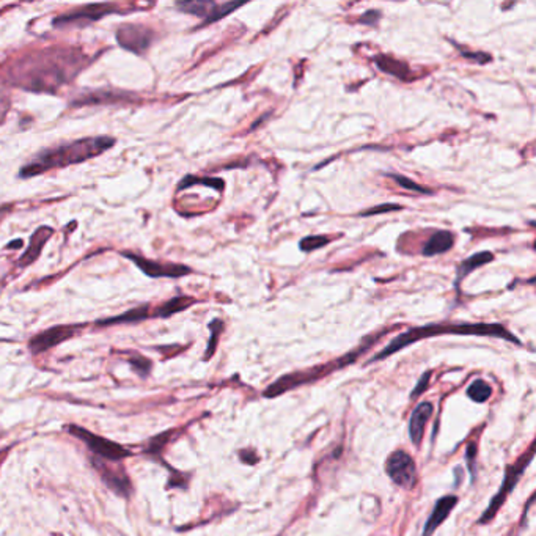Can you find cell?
Here are the masks:
<instances>
[{
  "label": "cell",
  "instance_id": "1",
  "mask_svg": "<svg viewBox=\"0 0 536 536\" xmlns=\"http://www.w3.org/2000/svg\"><path fill=\"white\" fill-rule=\"evenodd\" d=\"M87 58L69 47H51L26 53L8 71V81L22 90L57 93L85 68Z\"/></svg>",
  "mask_w": 536,
  "mask_h": 536
},
{
  "label": "cell",
  "instance_id": "2",
  "mask_svg": "<svg viewBox=\"0 0 536 536\" xmlns=\"http://www.w3.org/2000/svg\"><path fill=\"white\" fill-rule=\"evenodd\" d=\"M115 145V139L109 135L83 137L79 140L60 144L52 148L40 151L28 160L19 171L21 178H33L49 170L62 169L74 164H82L88 159H93L103 154Z\"/></svg>",
  "mask_w": 536,
  "mask_h": 536
},
{
  "label": "cell",
  "instance_id": "3",
  "mask_svg": "<svg viewBox=\"0 0 536 536\" xmlns=\"http://www.w3.org/2000/svg\"><path fill=\"white\" fill-rule=\"evenodd\" d=\"M439 335H478V337H496V338H502V340L521 344V340L517 337H514L505 326L492 323V324H486V323H445V324H428V326H420V327H412L406 332L396 335L393 340L387 344V346L379 351L376 355H373V359L367 362V365L370 363L384 360L387 357L398 353V351L404 349L406 346H410L420 340H425V338H431V337H439Z\"/></svg>",
  "mask_w": 536,
  "mask_h": 536
},
{
  "label": "cell",
  "instance_id": "4",
  "mask_svg": "<svg viewBox=\"0 0 536 536\" xmlns=\"http://www.w3.org/2000/svg\"><path fill=\"white\" fill-rule=\"evenodd\" d=\"M383 335H384V332H380L379 335H376V337L367 338V342L363 343L362 346L353 351V353L340 357V359H335L329 363H324V365L310 368V370H305V371H296V373H291V374H285V376L277 379L276 383L267 387L263 395L266 398H276L278 395H282V393H285V392L296 389V387H301V385L308 384V383H315V380L324 378V376H327V374H330L337 370H342V368L351 365V363H354L357 359H359V355H362L363 353H365V351L370 349L371 344L376 343Z\"/></svg>",
  "mask_w": 536,
  "mask_h": 536
},
{
  "label": "cell",
  "instance_id": "5",
  "mask_svg": "<svg viewBox=\"0 0 536 536\" xmlns=\"http://www.w3.org/2000/svg\"><path fill=\"white\" fill-rule=\"evenodd\" d=\"M533 456H535V442H532V445L528 446L527 453L522 455L519 460L513 464V466L506 467L503 483H502V486H500L499 492L492 497L491 503L487 505L485 513L481 514V517L478 519V524H489L494 517H496V514L499 513V510L502 508V505L506 502V499H508L510 492L514 491L517 481L521 480V476L524 475V472H526V469L530 466V462L533 461Z\"/></svg>",
  "mask_w": 536,
  "mask_h": 536
},
{
  "label": "cell",
  "instance_id": "6",
  "mask_svg": "<svg viewBox=\"0 0 536 536\" xmlns=\"http://www.w3.org/2000/svg\"><path fill=\"white\" fill-rule=\"evenodd\" d=\"M68 431H69L71 436L81 439L82 442L87 445V449L90 450L97 458H101V460L112 461V462H120L122 460H126V458L133 456V451L124 449L122 444L114 442V440H110V439L101 437V436H98V434L88 431L87 428H83V426L69 425Z\"/></svg>",
  "mask_w": 536,
  "mask_h": 536
},
{
  "label": "cell",
  "instance_id": "7",
  "mask_svg": "<svg viewBox=\"0 0 536 536\" xmlns=\"http://www.w3.org/2000/svg\"><path fill=\"white\" fill-rule=\"evenodd\" d=\"M385 474L396 486L412 489L417 481V466L412 456L404 450H395L387 458Z\"/></svg>",
  "mask_w": 536,
  "mask_h": 536
},
{
  "label": "cell",
  "instance_id": "8",
  "mask_svg": "<svg viewBox=\"0 0 536 536\" xmlns=\"http://www.w3.org/2000/svg\"><path fill=\"white\" fill-rule=\"evenodd\" d=\"M90 462L92 466L97 469V472L99 474L101 480L104 481V485L109 487L112 492H115L117 496L124 499H128L131 494H133V481H131L129 475L124 472L122 466H114V464H110L112 461L101 460V458L97 456H92Z\"/></svg>",
  "mask_w": 536,
  "mask_h": 536
},
{
  "label": "cell",
  "instance_id": "9",
  "mask_svg": "<svg viewBox=\"0 0 536 536\" xmlns=\"http://www.w3.org/2000/svg\"><path fill=\"white\" fill-rule=\"evenodd\" d=\"M117 41L123 49L142 56L154 41V31L144 24H123L117 28Z\"/></svg>",
  "mask_w": 536,
  "mask_h": 536
},
{
  "label": "cell",
  "instance_id": "10",
  "mask_svg": "<svg viewBox=\"0 0 536 536\" xmlns=\"http://www.w3.org/2000/svg\"><path fill=\"white\" fill-rule=\"evenodd\" d=\"M85 326L87 324H62L49 327V329L40 332L31 338L28 349L32 351V354H43L46 351L56 348L60 343L76 337Z\"/></svg>",
  "mask_w": 536,
  "mask_h": 536
},
{
  "label": "cell",
  "instance_id": "11",
  "mask_svg": "<svg viewBox=\"0 0 536 536\" xmlns=\"http://www.w3.org/2000/svg\"><path fill=\"white\" fill-rule=\"evenodd\" d=\"M122 257L128 258L133 261V263L139 267V269L145 274V276L151 277V278H180L187 276V274L192 272L189 266L186 265H176V263H160V261L156 260H148L142 255H135L133 252H126L123 250L120 252Z\"/></svg>",
  "mask_w": 536,
  "mask_h": 536
},
{
  "label": "cell",
  "instance_id": "12",
  "mask_svg": "<svg viewBox=\"0 0 536 536\" xmlns=\"http://www.w3.org/2000/svg\"><path fill=\"white\" fill-rule=\"evenodd\" d=\"M109 15H123V13L122 10L114 3H93V5H85V7H81L74 11H69L67 15L57 16L56 19L52 21V24L53 27L73 26V24L79 21L88 24V22H97Z\"/></svg>",
  "mask_w": 536,
  "mask_h": 536
},
{
  "label": "cell",
  "instance_id": "13",
  "mask_svg": "<svg viewBox=\"0 0 536 536\" xmlns=\"http://www.w3.org/2000/svg\"><path fill=\"white\" fill-rule=\"evenodd\" d=\"M52 235H53V230L51 227H47V225H43V227L35 230V233L31 236V240H28L27 250L21 255V258L17 260V266L27 267L33 265L35 261L38 260L41 252H43L44 246L47 244V241L51 240Z\"/></svg>",
  "mask_w": 536,
  "mask_h": 536
},
{
  "label": "cell",
  "instance_id": "14",
  "mask_svg": "<svg viewBox=\"0 0 536 536\" xmlns=\"http://www.w3.org/2000/svg\"><path fill=\"white\" fill-rule=\"evenodd\" d=\"M458 505V497L456 496H444L440 497L436 505H434L433 513L428 517V521L423 527V536H431L436 530L442 526L444 521L450 516L451 510Z\"/></svg>",
  "mask_w": 536,
  "mask_h": 536
},
{
  "label": "cell",
  "instance_id": "15",
  "mask_svg": "<svg viewBox=\"0 0 536 536\" xmlns=\"http://www.w3.org/2000/svg\"><path fill=\"white\" fill-rule=\"evenodd\" d=\"M434 412V406L430 401H423L419 406L414 409L412 415L409 420V437L412 440L415 446H419L423 440V433H425V426L428 420L431 419Z\"/></svg>",
  "mask_w": 536,
  "mask_h": 536
},
{
  "label": "cell",
  "instance_id": "16",
  "mask_svg": "<svg viewBox=\"0 0 536 536\" xmlns=\"http://www.w3.org/2000/svg\"><path fill=\"white\" fill-rule=\"evenodd\" d=\"M134 94L124 92H110V90H97L83 94L81 98H76L73 106H94V104H115V103H133Z\"/></svg>",
  "mask_w": 536,
  "mask_h": 536
},
{
  "label": "cell",
  "instance_id": "17",
  "mask_svg": "<svg viewBox=\"0 0 536 536\" xmlns=\"http://www.w3.org/2000/svg\"><path fill=\"white\" fill-rule=\"evenodd\" d=\"M455 246V235L451 231L439 230L434 233L430 240L425 242V246L421 249L423 257H436V255H442Z\"/></svg>",
  "mask_w": 536,
  "mask_h": 536
},
{
  "label": "cell",
  "instance_id": "18",
  "mask_svg": "<svg viewBox=\"0 0 536 536\" xmlns=\"http://www.w3.org/2000/svg\"><path fill=\"white\" fill-rule=\"evenodd\" d=\"M148 318H151L150 305L145 303V305L131 308V310H128V312L118 315V317L99 319V321H97V326L109 327V326H117V324H135V323H140V321H145Z\"/></svg>",
  "mask_w": 536,
  "mask_h": 536
},
{
  "label": "cell",
  "instance_id": "19",
  "mask_svg": "<svg viewBox=\"0 0 536 536\" xmlns=\"http://www.w3.org/2000/svg\"><path fill=\"white\" fill-rule=\"evenodd\" d=\"M373 63L383 71L385 74H390L393 77H398L401 81H408L410 76V69L404 62L395 60V58L390 56H385V53H379L373 58Z\"/></svg>",
  "mask_w": 536,
  "mask_h": 536
},
{
  "label": "cell",
  "instance_id": "20",
  "mask_svg": "<svg viewBox=\"0 0 536 536\" xmlns=\"http://www.w3.org/2000/svg\"><path fill=\"white\" fill-rule=\"evenodd\" d=\"M194 303H196L194 297L175 296V297H171L170 301L164 302L162 305H159L156 310H154V312L151 313V318H170V317H174V315L184 312L186 308L192 307Z\"/></svg>",
  "mask_w": 536,
  "mask_h": 536
},
{
  "label": "cell",
  "instance_id": "21",
  "mask_svg": "<svg viewBox=\"0 0 536 536\" xmlns=\"http://www.w3.org/2000/svg\"><path fill=\"white\" fill-rule=\"evenodd\" d=\"M492 260H494V255L491 252H487V250H485V252L475 253L467 260L461 261L456 269V287H460V283L469 276L470 272H474L475 269H480V267H483L485 265L491 263Z\"/></svg>",
  "mask_w": 536,
  "mask_h": 536
},
{
  "label": "cell",
  "instance_id": "22",
  "mask_svg": "<svg viewBox=\"0 0 536 536\" xmlns=\"http://www.w3.org/2000/svg\"><path fill=\"white\" fill-rule=\"evenodd\" d=\"M216 7V2H206V0H186V2H176V8L186 15L203 17V21L211 15Z\"/></svg>",
  "mask_w": 536,
  "mask_h": 536
},
{
  "label": "cell",
  "instance_id": "23",
  "mask_svg": "<svg viewBox=\"0 0 536 536\" xmlns=\"http://www.w3.org/2000/svg\"><path fill=\"white\" fill-rule=\"evenodd\" d=\"M194 184H205V186H211L212 189L219 190V192H222L224 186H225L224 180H220V178H199V176H194V175H187V176L183 178L180 184H178L176 190L189 189L190 186H194Z\"/></svg>",
  "mask_w": 536,
  "mask_h": 536
},
{
  "label": "cell",
  "instance_id": "24",
  "mask_svg": "<svg viewBox=\"0 0 536 536\" xmlns=\"http://www.w3.org/2000/svg\"><path fill=\"white\" fill-rule=\"evenodd\" d=\"M492 395V387L485 380L476 379L467 387V396L475 403H486Z\"/></svg>",
  "mask_w": 536,
  "mask_h": 536
},
{
  "label": "cell",
  "instance_id": "25",
  "mask_svg": "<svg viewBox=\"0 0 536 536\" xmlns=\"http://www.w3.org/2000/svg\"><path fill=\"white\" fill-rule=\"evenodd\" d=\"M244 7V3H235V2H225V3H216V7L211 11V15L201 22V27L210 26V24L220 21L222 17H227L230 13H233L235 10Z\"/></svg>",
  "mask_w": 536,
  "mask_h": 536
},
{
  "label": "cell",
  "instance_id": "26",
  "mask_svg": "<svg viewBox=\"0 0 536 536\" xmlns=\"http://www.w3.org/2000/svg\"><path fill=\"white\" fill-rule=\"evenodd\" d=\"M175 433H176L175 430H170V431H165V433L158 434V436L153 437L150 440V444L146 445L145 453L151 455V456H160V453H162V450H164V446L169 444L171 439H174Z\"/></svg>",
  "mask_w": 536,
  "mask_h": 536
},
{
  "label": "cell",
  "instance_id": "27",
  "mask_svg": "<svg viewBox=\"0 0 536 536\" xmlns=\"http://www.w3.org/2000/svg\"><path fill=\"white\" fill-rule=\"evenodd\" d=\"M387 178H390L392 181H395L398 186H401L403 189H408L410 190V192H415V194H425V195H433L434 190H431L430 187H425V186H420V184H417L415 181L410 180V178L408 176H403V175H396V174H389L385 175Z\"/></svg>",
  "mask_w": 536,
  "mask_h": 536
},
{
  "label": "cell",
  "instance_id": "28",
  "mask_svg": "<svg viewBox=\"0 0 536 536\" xmlns=\"http://www.w3.org/2000/svg\"><path fill=\"white\" fill-rule=\"evenodd\" d=\"M128 362H129L131 368H133V371L137 374V376H140V378L150 376L151 368H153V363L150 359H146V357H144V355L134 354V355L129 357Z\"/></svg>",
  "mask_w": 536,
  "mask_h": 536
},
{
  "label": "cell",
  "instance_id": "29",
  "mask_svg": "<svg viewBox=\"0 0 536 536\" xmlns=\"http://www.w3.org/2000/svg\"><path fill=\"white\" fill-rule=\"evenodd\" d=\"M210 330H211V338H210V342H208V348H206L203 360H210L214 354V351H216L219 335H220V332L224 330V323L220 319H212L210 323Z\"/></svg>",
  "mask_w": 536,
  "mask_h": 536
},
{
  "label": "cell",
  "instance_id": "30",
  "mask_svg": "<svg viewBox=\"0 0 536 536\" xmlns=\"http://www.w3.org/2000/svg\"><path fill=\"white\" fill-rule=\"evenodd\" d=\"M330 241L332 240L329 236H305L301 240L299 249L302 252L308 253V252H313V250L327 246V244H330Z\"/></svg>",
  "mask_w": 536,
  "mask_h": 536
},
{
  "label": "cell",
  "instance_id": "31",
  "mask_svg": "<svg viewBox=\"0 0 536 536\" xmlns=\"http://www.w3.org/2000/svg\"><path fill=\"white\" fill-rule=\"evenodd\" d=\"M453 44L456 46L458 52H460L464 58H467V60H472V62L478 63V65H486L487 62L492 60V57L489 56V53H486V52H469L467 49H464V47H461L460 44H456V43H453Z\"/></svg>",
  "mask_w": 536,
  "mask_h": 536
},
{
  "label": "cell",
  "instance_id": "32",
  "mask_svg": "<svg viewBox=\"0 0 536 536\" xmlns=\"http://www.w3.org/2000/svg\"><path fill=\"white\" fill-rule=\"evenodd\" d=\"M401 206L395 205V203H385V205H379L370 208V210L360 212L359 216L362 217H370V216H379V214H385V212H392V211H400Z\"/></svg>",
  "mask_w": 536,
  "mask_h": 536
},
{
  "label": "cell",
  "instance_id": "33",
  "mask_svg": "<svg viewBox=\"0 0 536 536\" xmlns=\"http://www.w3.org/2000/svg\"><path fill=\"white\" fill-rule=\"evenodd\" d=\"M380 17H383V15H380L379 10H368L363 13V16H360L359 22L367 24V26H376L380 21Z\"/></svg>",
  "mask_w": 536,
  "mask_h": 536
},
{
  "label": "cell",
  "instance_id": "34",
  "mask_svg": "<svg viewBox=\"0 0 536 536\" xmlns=\"http://www.w3.org/2000/svg\"><path fill=\"white\" fill-rule=\"evenodd\" d=\"M430 378H431V371H426L423 376L419 379V383H417L415 389L412 390V393H410V398H417L420 395V393L425 392L428 389V383H430Z\"/></svg>",
  "mask_w": 536,
  "mask_h": 536
},
{
  "label": "cell",
  "instance_id": "35",
  "mask_svg": "<svg viewBox=\"0 0 536 536\" xmlns=\"http://www.w3.org/2000/svg\"><path fill=\"white\" fill-rule=\"evenodd\" d=\"M475 456H476V445L475 444H469L467 445V464L470 469V474H472V481L475 480Z\"/></svg>",
  "mask_w": 536,
  "mask_h": 536
},
{
  "label": "cell",
  "instance_id": "36",
  "mask_svg": "<svg viewBox=\"0 0 536 536\" xmlns=\"http://www.w3.org/2000/svg\"><path fill=\"white\" fill-rule=\"evenodd\" d=\"M7 106H8L7 98H3V94L0 93V120H3L5 110H7Z\"/></svg>",
  "mask_w": 536,
  "mask_h": 536
},
{
  "label": "cell",
  "instance_id": "37",
  "mask_svg": "<svg viewBox=\"0 0 536 536\" xmlns=\"http://www.w3.org/2000/svg\"><path fill=\"white\" fill-rule=\"evenodd\" d=\"M22 246H24V241L22 240H16V241L8 242L7 246H5V249H21Z\"/></svg>",
  "mask_w": 536,
  "mask_h": 536
},
{
  "label": "cell",
  "instance_id": "38",
  "mask_svg": "<svg viewBox=\"0 0 536 536\" xmlns=\"http://www.w3.org/2000/svg\"><path fill=\"white\" fill-rule=\"evenodd\" d=\"M269 115H271V114H266V115H265L263 118H260V120H257V122H255V123H253V126H252V129H255V128H257V126H258V124H261V123H263V122L266 120V118H269Z\"/></svg>",
  "mask_w": 536,
  "mask_h": 536
},
{
  "label": "cell",
  "instance_id": "39",
  "mask_svg": "<svg viewBox=\"0 0 536 536\" xmlns=\"http://www.w3.org/2000/svg\"><path fill=\"white\" fill-rule=\"evenodd\" d=\"M8 450H10V449H7V450H5V451H3V453H2V455H0V462H3V458H5V456H7V453H8Z\"/></svg>",
  "mask_w": 536,
  "mask_h": 536
},
{
  "label": "cell",
  "instance_id": "40",
  "mask_svg": "<svg viewBox=\"0 0 536 536\" xmlns=\"http://www.w3.org/2000/svg\"><path fill=\"white\" fill-rule=\"evenodd\" d=\"M53 536H62V535H58V533H53Z\"/></svg>",
  "mask_w": 536,
  "mask_h": 536
}]
</instances>
